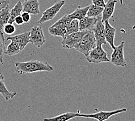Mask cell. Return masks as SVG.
Returning a JSON list of instances; mask_svg holds the SVG:
<instances>
[{"mask_svg": "<svg viewBox=\"0 0 135 121\" xmlns=\"http://www.w3.org/2000/svg\"><path fill=\"white\" fill-rule=\"evenodd\" d=\"M21 51V50L19 45L16 42L11 41L10 44L5 49V54L9 56H12L19 54Z\"/></svg>", "mask_w": 135, "mask_h": 121, "instance_id": "cell-21", "label": "cell"}, {"mask_svg": "<svg viewBox=\"0 0 135 121\" xmlns=\"http://www.w3.org/2000/svg\"><path fill=\"white\" fill-rule=\"evenodd\" d=\"M7 39V40L16 42L19 45L22 51L30 43V32H25L14 36H9V37H8Z\"/></svg>", "mask_w": 135, "mask_h": 121, "instance_id": "cell-10", "label": "cell"}, {"mask_svg": "<svg viewBox=\"0 0 135 121\" xmlns=\"http://www.w3.org/2000/svg\"><path fill=\"white\" fill-rule=\"evenodd\" d=\"M92 3L97 7L104 8L105 5L104 0H92Z\"/></svg>", "mask_w": 135, "mask_h": 121, "instance_id": "cell-28", "label": "cell"}, {"mask_svg": "<svg viewBox=\"0 0 135 121\" xmlns=\"http://www.w3.org/2000/svg\"><path fill=\"white\" fill-rule=\"evenodd\" d=\"M96 46V42H95L93 32V31H89L74 48L78 51L81 52L86 57L90 51Z\"/></svg>", "mask_w": 135, "mask_h": 121, "instance_id": "cell-2", "label": "cell"}, {"mask_svg": "<svg viewBox=\"0 0 135 121\" xmlns=\"http://www.w3.org/2000/svg\"><path fill=\"white\" fill-rule=\"evenodd\" d=\"M89 8V6L83 8H78L72 13L69 14V16L72 19H78L79 21L87 16Z\"/></svg>", "mask_w": 135, "mask_h": 121, "instance_id": "cell-18", "label": "cell"}, {"mask_svg": "<svg viewBox=\"0 0 135 121\" xmlns=\"http://www.w3.org/2000/svg\"><path fill=\"white\" fill-rule=\"evenodd\" d=\"M105 23V38L106 42L108 43L111 47V49H115L114 40L115 33H116V29L113 26L109 24L108 21H106L104 22Z\"/></svg>", "mask_w": 135, "mask_h": 121, "instance_id": "cell-14", "label": "cell"}, {"mask_svg": "<svg viewBox=\"0 0 135 121\" xmlns=\"http://www.w3.org/2000/svg\"><path fill=\"white\" fill-rule=\"evenodd\" d=\"M10 18L9 5L0 11V30H1L5 25L8 23Z\"/></svg>", "mask_w": 135, "mask_h": 121, "instance_id": "cell-19", "label": "cell"}, {"mask_svg": "<svg viewBox=\"0 0 135 121\" xmlns=\"http://www.w3.org/2000/svg\"><path fill=\"white\" fill-rule=\"evenodd\" d=\"M97 21V17L85 16L79 21V31H92Z\"/></svg>", "mask_w": 135, "mask_h": 121, "instance_id": "cell-13", "label": "cell"}, {"mask_svg": "<svg viewBox=\"0 0 135 121\" xmlns=\"http://www.w3.org/2000/svg\"><path fill=\"white\" fill-rule=\"evenodd\" d=\"M49 32L50 35H51L55 37H61L64 38L66 35V28L62 26H50L49 28Z\"/></svg>", "mask_w": 135, "mask_h": 121, "instance_id": "cell-20", "label": "cell"}, {"mask_svg": "<svg viewBox=\"0 0 135 121\" xmlns=\"http://www.w3.org/2000/svg\"><path fill=\"white\" fill-rule=\"evenodd\" d=\"M2 29H3L4 33L8 35H12L16 31V27L13 23H8L4 25Z\"/></svg>", "mask_w": 135, "mask_h": 121, "instance_id": "cell-26", "label": "cell"}, {"mask_svg": "<svg viewBox=\"0 0 135 121\" xmlns=\"http://www.w3.org/2000/svg\"><path fill=\"white\" fill-rule=\"evenodd\" d=\"M88 32V31H78L77 32L66 35L61 42L62 47L68 49L74 48Z\"/></svg>", "mask_w": 135, "mask_h": 121, "instance_id": "cell-7", "label": "cell"}, {"mask_svg": "<svg viewBox=\"0 0 135 121\" xmlns=\"http://www.w3.org/2000/svg\"><path fill=\"white\" fill-rule=\"evenodd\" d=\"M22 12H23V5H22L21 1H19L15 4L12 9L10 11V18L8 23H13L15 18L16 16L21 15Z\"/></svg>", "mask_w": 135, "mask_h": 121, "instance_id": "cell-17", "label": "cell"}, {"mask_svg": "<svg viewBox=\"0 0 135 121\" xmlns=\"http://www.w3.org/2000/svg\"><path fill=\"white\" fill-rule=\"evenodd\" d=\"M119 2H120V4L121 5H123V0H119Z\"/></svg>", "mask_w": 135, "mask_h": 121, "instance_id": "cell-31", "label": "cell"}, {"mask_svg": "<svg viewBox=\"0 0 135 121\" xmlns=\"http://www.w3.org/2000/svg\"><path fill=\"white\" fill-rule=\"evenodd\" d=\"M80 114L79 112L75 113V112H67L54 117L45 118L43 119V121H68L70 119H74L75 117H80Z\"/></svg>", "mask_w": 135, "mask_h": 121, "instance_id": "cell-15", "label": "cell"}, {"mask_svg": "<svg viewBox=\"0 0 135 121\" xmlns=\"http://www.w3.org/2000/svg\"><path fill=\"white\" fill-rule=\"evenodd\" d=\"M23 5V12L36 15L40 13V5L38 0H27Z\"/></svg>", "mask_w": 135, "mask_h": 121, "instance_id": "cell-12", "label": "cell"}, {"mask_svg": "<svg viewBox=\"0 0 135 121\" xmlns=\"http://www.w3.org/2000/svg\"><path fill=\"white\" fill-rule=\"evenodd\" d=\"M46 42L43 30L40 26H33L30 31V43L37 48L41 47Z\"/></svg>", "mask_w": 135, "mask_h": 121, "instance_id": "cell-8", "label": "cell"}, {"mask_svg": "<svg viewBox=\"0 0 135 121\" xmlns=\"http://www.w3.org/2000/svg\"><path fill=\"white\" fill-rule=\"evenodd\" d=\"M21 16L22 19H23V21L24 22V23H27L30 21L31 20V16L30 14L26 12H23L21 13Z\"/></svg>", "mask_w": 135, "mask_h": 121, "instance_id": "cell-27", "label": "cell"}, {"mask_svg": "<svg viewBox=\"0 0 135 121\" xmlns=\"http://www.w3.org/2000/svg\"><path fill=\"white\" fill-rule=\"evenodd\" d=\"M9 4L10 0H0V11L9 6Z\"/></svg>", "mask_w": 135, "mask_h": 121, "instance_id": "cell-29", "label": "cell"}, {"mask_svg": "<svg viewBox=\"0 0 135 121\" xmlns=\"http://www.w3.org/2000/svg\"><path fill=\"white\" fill-rule=\"evenodd\" d=\"M125 43L122 41L119 46H115L111 55V62L116 66L125 67L127 66L124 57V47Z\"/></svg>", "mask_w": 135, "mask_h": 121, "instance_id": "cell-4", "label": "cell"}, {"mask_svg": "<svg viewBox=\"0 0 135 121\" xmlns=\"http://www.w3.org/2000/svg\"><path fill=\"white\" fill-rule=\"evenodd\" d=\"M107 56V53L103 49L102 46H96L90 51L86 57V59L89 63L97 64L110 61Z\"/></svg>", "mask_w": 135, "mask_h": 121, "instance_id": "cell-3", "label": "cell"}, {"mask_svg": "<svg viewBox=\"0 0 135 121\" xmlns=\"http://www.w3.org/2000/svg\"><path fill=\"white\" fill-rule=\"evenodd\" d=\"M117 3V0H108L107 3H105L103 12L101 13V15H102L101 21L103 23H104V22L106 21H109V19L113 15L115 5Z\"/></svg>", "mask_w": 135, "mask_h": 121, "instance_id": "cell-11", "label": "cell"}, {"mask_svg": "<svg viewBox=\"0 0 135 121\" xmlns=\"http://www.w3.org/2000/svg\"><path fill=\"white\" fill-rule=\"evenodd\" d=\"M66 35H69L73 33L77 32L79 31V20L78 19H72L66 27Z\"/></svg>", "mask_w": 135, "mask_h": 121, "instance_id": "cell-23", "label": "cell"}, {"mask_svg": "<svg viewBox=\"0 0 135 121\" xmlns=\"http://www.w3.org/2000/svg\"><path fill=\"white\" fill-rule=\"evenodd\" d=\"M65 4V1H64V0H60V1L55 2L52 6L47 8L46 11H44L42 13V16L39 19L37 23L41 25L45 22L52 20L57 15V14L60 12V11Z\"/></svg>", "mask_w": 135, "mask_h": 121, "instance_id": "cell-5", "label": "cell"}, {"mask_svg": "<svg viewBox=\"0 0 135 121\" xmlns=\"http://www.w3.org/2000/svg\"><path fill=\"white\" fill-rule=\"evenodd\" d=\"M101 15L97 16V21L92 30L97 46H102L103 45L107 44L105 38V26L101 21Z\"/></svg>", "mask_w": 135, "mask_h": 121, "instance_id": "cell-6", "label": "cell"}, {"mask_svg": "<svg viewBox=\"0 0 135 121\" xmlns=\"http://www.w3.org/2000/svg\"><path fill=\"white\" fill-rule=\"evenodd\" d=\"M25 1H27V0H25Z\"/></svg>", "mask_w": 135, "mask_h": 121, "instance_id": "cell-32", "label": "cell"}, {"mask_svg": "<svg viewBox=\"0 0 135 121\" xmlns=\"http://www.w3.org/2000/svg\"><path fill=\"white\" fill-rule=\"evenodd\" d=\"M104 9V8L97 7L94 4L89 5V8L87 13V16L89 17H97L101 15Z\"/></svg>", "mask_w": 135, "mask_h": 121, "instance_id": "cell-22", "label": "cell"}, {"mask_svg": "<svg viewBox=\"0 0 135 121\" xmlns=\"http://www.w3.org/2000/svg\"><path fill=\"white\" fill-rule=\"evenodd\" d=\"M14 22H15L17 25H22L24 23V22L23 21V19H22L21 15L16 16L15 18V19H14Z\"/></svg>", "mask_w": 135, "mask_h": 121, "instance_id": "cell-30", "label": "cell"}, {"mask_svg": "<svg viewBox=\"0 0 135 121\" xmlns=\"http://www.w3.org/2000/svg\"><path fill=\"white\" fill-rule=\"evenodd\" d=\"M72 20V19L70 18L69 15H65L51 26L54 27V26H62L66 28V26L69 25V23L71 22Z\"/></svg>", "mask_w": 135, "mask_h": 121, "instance_id": "cell-24", "label": "cell"}, {"mask_svg": "<svg viewBox=\"0 0 135 121\" xmlns=\"http://www.w3.org/2000/svg\"><path fill=\"white\" fill-rule=\"evenodd\" d=\"M6 48L5 47V38L4 34L0 30V64L4 65V55Z\"/></svg>", "mask_w": 135, "mask_h": 121, "instance_id": "cell-25", "label": "cell"}, {"mask_svg": "<svg viewBox=\"0 0 135 121\" xmlns=\"http://www.w3.org/2000/svg\"><path fill=\"white\" fill-rule=\"evenodd\" d=\"M0 94L4 97L5 100L8 101L16 95V92H10L8 91L4 83V76L0 74Z\"/></svg>", "mask_w": 135, "mask_h": 121, "instance_id": "cell-16", "label": "cell"}, {"mask_svg": "<svg viewBox=\"0 0 135 121\" xmlns=\"http://www.w3.org/2000/svg\"><path fill=\"white\" fill-rule=\"evenodd\" d=\"M14 65L16 67V72L19 75L31 74L36 72H51L54 70V67L49 63L37 60H32L23 62H16Z\"/></svg>", "mask_w": 135, "mask_h": 121, "instance_id": "cell-1", "label": "cell"}, {"mask_svg": "<svg viewBox=\"0 0 135 121\" xmlns=\"http://www.w3.org/2000/svg\"><path fill=\"white\" fill-rule=\"evenodd\" d=\"M127 111L126 108L118 109L116 110L110 111H99L96 113L91 114H80V117L83 118H93L98 120V121H105L108 120L111 117L113 116L114 115L122 113Z\"/></svg>", "mask_w": 135, "mask_h": 121, "instance_id": "cell-9", "label": "cell"}]
</instances>
